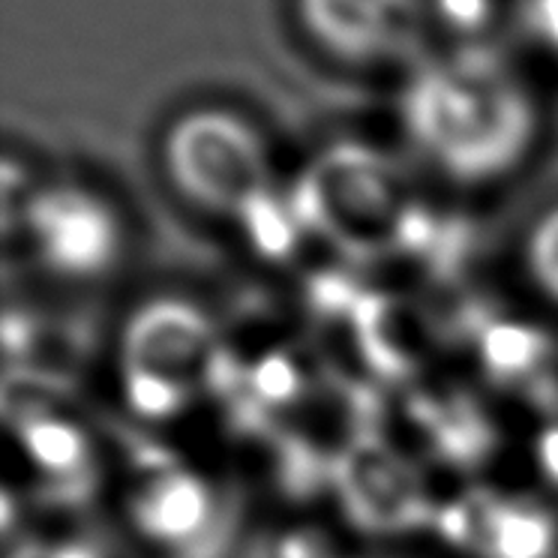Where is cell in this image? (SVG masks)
Returning a JSON list of instances; mask_svg holds the SVG:
<instances>
[{"mask_svg":"<svg viewBox=\"0 0 558 558\" xmlns=\"http://www.w3.org/2000/svg\"><path fill=\"white\" fill-rule=\"evenodd\" d=\"M241 558H337V553L316 525H277L255 534Z\"/></svg>","mask_w":558,"mask_h":558,"instance_id":"5bb4252c","label":"cell"},{"mask_svg":"<svg viewBox=\"0 0 558 558\" xmlns=\"http://www.w3.org/2000/svg\"><path fill=\"white\" fill-rule=\"evenodd\" d=\"M316 46L349 63L402 58L426 27V0H298Z\"/></svg>","mask_w":558,"mask_h":558,"instance_id":"8fae6325","label":"cell"},{"mask_svg":"<svg viewBox=\"0 0 558 558\" xmlns=\"http://www.w3.org/2000/svg\"><path fill=\"white\" fill-rule=\"evenodd\" d=\"M520 19L534 43L558 54V0H522Z\"/></svg>","mask_w":558,"mask_h":558,"instance_id":"2e32d148","label":"cell"},{"mask_svg":"<svg viewBox=\"0 0 558 558\" xmlns=\"http://www.w3.org/2000/svg\"><path fill=\"white\" fill-rule=\"evenodd\" d=\"M19 219L27 255L51 277L94 282L121 262L126 243L121 214L97 190L51 183L27 195Z\"/></svg>","mask_w":558,"mask_h":558,"instance_id":"52a82bcc","label":"cell"},{"mask_svg":"<svg viewBox=\"0 0 558 558\" xmlns=\"http://www.w3.org/2000/svg\"><path fill=\"white\" fill-rule=\"evenodd\" d=\"M162 166L186 205L234 229L279 190L267 142L229 109H193L171 121L162 138Z\"/></svg>","mask_w":558,"mask_h":558,"instance_id":"277c9868","label":"cell"},{"mask_svg":"<svg viewBox=\"0 0 558 558\" xmlns=\"http://www.w3.org/2000/svg\"><path fill=\"white\" fill-rule=\"evenodd\" d=\"M409 453L469 474L498 448V424L484 400L460 381L421 378L405 388L400 405Z\"/></svg>","mask_w":558,"mask_h":558,"instance_id":"30bf717a","label":"cell"},{"mask_svg":"<svg viewBox=\"0 0 558 558\" xmlns=\"http://www.w3.org/2000/svg\"><path fill=\"white\" fill-rule=\"evenodd\" d=\"M357 558H388V556H357Z\"/></svg>","mask_w":558,"mask_h":558,"instance_id":"d6986e66","label":"cell"},{"mask_svg":"<svg viewBox=\"0 0 558 558\" xmlns=\"http://www.w3.org/2000/svg\"><path fill=\"white\" fill-rule=\"evenodd\" d=\"M3 424L43 501L82 505L102 481V450L73 390L39 369H7Z\"/></svg>","mask_w":558,"mask_h":558,"instance_id":"5b68a950","label":"cell"},{"mask_svg":"<svg viewBox=\"0 0 558 558\" xmlns=\"http://www.w3.org/2000/svg\"><path fill=\"white\" fill-rule=\"evenodd\" d=\"M121 508L138 541L169 558H214L226 534L217 484L166 448H138L123 469Z\"/></svg>","mask_w":558,"mask_h":558,"instance_id":"8992f818","label":"cell"},{"mask_svg":"<svg viewBox=\"0 0 558 558\" xmlns=\"http://www.w3.org/2000/svg\"><path fill=\"white\" fill-rule=\"evenodd\" d=\"M226 333L202 306L154 298L126 318L118 373L126 409L145 424H169L195 402L217 397Z\"/></svg>","mask_w":558,"mask_h":558,"instance_id":"3957f363","label":"cell"},{"mask_svg":"<svg viewBox=\"0 0 558 558\" xmlns=\"http://www.w3.org/2000/svg\"><path fill=\"white\" fill-rule=\"evenodd\" d=\"M433 532L465 558H556L558 513L544 498L469 486L438 501Z\"/></svg>","mask_w":558,"mask_h":558,"instance_id":"9c48e42d","label":"cell"},{"mask_svg":"<svg viewBox=\"0 0 558 558\" xmlns=\"http://www.w3.org/2000/svg\"><path fill=\"white\" fill-rule=\"evenodd\" d=\"M522 265L534 292L558 306V205L546 207L525 231Z\"/></svg>","mask_w":558,"mask_h":558,"instance_id":"4fadbf2b","label":"cell"},{"mask_svg":"<svg viewBox=\"0 0 558 558\" xmlns=\"http://www.w3.org/2000/svg\"><path fill=\"white\" fill-rule=\"evenodd\" d=\"M496 13V0H426V19L460 43H481Z\"/></svg>","mask_w":558,"mask_h":558,"instance_id":"9a60e30c","label":"cell"},{"mask_svg":"<svg viewBox=\"0 0 558 558\" xmlns=\"http://www.w3.org/2000/svg\"><path fill=\"white\" fill-rule=\"evenodd\" d=\"M330 493L342 517L366 534L433 529L438 501L421 460L381 433H366L342 450Z\"/></svg>","mask_w":558,"mask_h":558,"instance_id":"ba28073f","label":"cell"},{"mask_svg":"<svg viewBox=\"0 0 558 558\" xmlns=\"http://www.w3.org/2000/svg\"><path fill=\"white\" fill-rule=\"evenodd\" d=\"M7 558H106L97 546L75 537H58V541H22L10 546Z\"/></svg>","mask_w":558,"mask_h":558,"instance_id":"e0dca14e","label":"cell"},{"mask_svg":"<svg viewBox=\"0 0 558 558\" xmlns=\"http://www.w3.org/2000/svg\"><path fill=\"white\" fill-rule=\"evenodd\" d=\"M292 198L306 231L349 262H412L436 219L393 159L357 142H337L310 159Z\"/></svg>","mask_w":558,"mask_h":558,"instance_id":"7a4b0ae2","label":"cell"},{"mask_svg":"<svg viewBox=\"0 0 558 558\" xmlns=\"http://www.w3.org/2000/svg\"><path fill=\"white\" fill-rule=\"evenodd\" d=\"M484 381L508 393L544 405L546 414L558 409V345L556 340L522 318L469 316L460 330Z\"/></svg>","mask_w":558,"mask_h":558,"instance_id":"7c38bea8","label":"cell"},{"mask_svg":"<svg viewBox=\"0 0 558 558\" xmlns=\"http://www.w3.org/2000/svg\"><path fill=\"white\" fill-rule=\"evenodd\" d=\"M532 453L541 477H544L553 489H558V409L556 412H549L546 424L537 429Z\"/></svg>","mask_w":558,"mask_h":558,"instance_id":"ac0fdd59","label":"cell"},{"mask_svg":"<svg viewBox=\"0 0 558 558\" xmlns=\"http://www.w3.org/2000/svg\"><path fill=\"white\" fill-rule=\"evenodd\" d=\"M400 121L438 174L481 186L529 157L541 114L517 63L481 39L414 66L402 87Z\"/></svg>","mask_w":558,"mask_h":558,"instance_id":"6da1fadb","label":"cell"}]
</instances>
